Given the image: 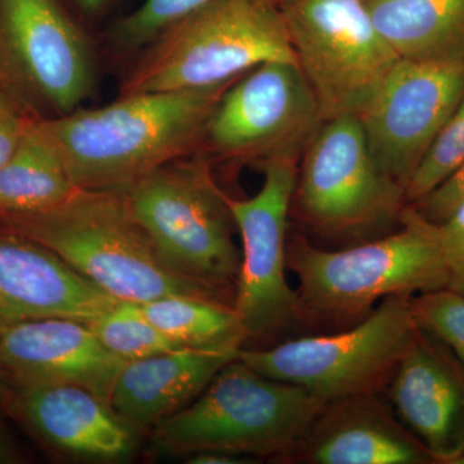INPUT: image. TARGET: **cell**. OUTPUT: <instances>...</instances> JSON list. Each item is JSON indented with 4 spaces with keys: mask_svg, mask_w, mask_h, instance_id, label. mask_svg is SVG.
Here are the masks:
<instances>
[{
    "mask_svg": "<svg viewBox=\"0 0 464 464\" xmlns=\"http://www.w3.org/2000/svg\"><path fill=\"white\" fill-rule=\"evenodd\" d=\"M232 83L119 96L102 108L82 106L35 123L76 188L121 190L170 161L197 154L208 121Z\"/></svg>",
    "mask_w": 464,
    "mask_h": 464,
    "instance_id": "obj_1",
    "label": "cell"
},
{
    "mask_svg": "<svg viewBox=\"0 0 464 464\" xmlns=\"http://www.w3.org/2000/svg\"><path fill=\"white\" fill-rule=\"evenodd\" d=\"M0 227L52 250L119 301L143 304L194 295L234 306V299L221 290L179 276L164 265L121 190L78 188L45 212L0 217Z\"/></svg>",
    "mask_w": 464,
    "mask_h": 464,
    "instance_id": "obj_2",
    "label": "cell"
},
{
    "mask_svg": "<svg viewBox=\"0 0 464 464\" xmlns=\"http://www.w3.org/2000/svg\"><path fill=\"white\" fill-rule=\"evenodd\" d=\"M288 271L298 280L304 319L362 322L391 295H415L449 286L439 225L411 204L391 234L346 249L317 248L295 237L286 252Z\"/></svg>",
    "mask_w": 464,
    "mask_h": 464,
    "instance_id": "obj_3",
    "label": "cell"
},
{
    "mask_svg": "<svg viewBox=\"0 0 464 464\" xmlns=\"http://www.w3.org/2000/svg\"><path fill=\"white\" fill-rule=\"evenodd\" d=\"M271 61L297 63L279 5L212 0L137 52L119 96L218 87Z\"/></svg>",
    "mask_w": 464,
    "mask_h": 464,
    "instance_id": "obj_4",
    "label": "cell"
},
{
    "mask_svg": "<svg viewBox=\"0 0 464 464\" xmlns=\"http://www.w3.org/2000/svg\"><path fill=\"white\" fill-rule=\"evenodd\" d=\"M324 406L302 387L265 377L237 357L191 404L154 427L152 442L177 457L215 451L283 459Z\"/></svg>",
    "mask_w": 464,
    "mask_h": 464,
    "instance_id": "obj_5",
    "label": "cell"
},
{
    "mask_svg": "<svg viewBox=\"0 0 464 464\" xmlns=\"http://www.w3.org/2000/svg\"><path fill=\"white\" fill-rule=\"evenodd\" d=\"M210 166L201 154L177 159L121 191L169 270L234 299L241 250L234 240L237 225L227 195L217 186Z\"/></svg>",
    "mask_w": 464,
    "mask_h": 464,
    "instance_id": "obj_6",
    "label": "cell"
},
{
    "mask_svg": "<svg viewBox=\"0 0 464 464\" xmlns=\"http://www.w3.org/2000/svg\"><path fill=\"white\" fill-rule=\"evenodd\" d=\"M411 299L391 295L346 331L241 348L237 357L257 373L302 387L325 404L381 393L420 333Z\"/></svg>",
    "mask_w": 464,
    "mask_h": 464,
    "instance_id": "obj_7",
    "label": "cell"
},
{
    "mask_svg": "<svg viewBox=\"0 0 464 464\" xmlns=\"http://www.w3.org/2000/svg\"><path fill=\"white\" fill-rule=\"evenodd\" d=\"M91 42L63 0H0V91L36 119L82 108L97 87Z\"/></svg>",
    "mask_w": 464,
    "mask_h": 464,
    "instance_id": "obj_8",
    "label": "cell"
},
{
    "mask_svg": "<svg viewBox=\"0 0 464 464\" xmlns=\"http://www.w3.org/2000/svg\"><path fill=\"white\" fill-rule=\"evenodd\" d=\"M293 200L319 234L362 241L399 224L408 204L375 163L357 116L324 121L299 160Z\"/></svg>",
    "mask_w": 464,
    "mask_h": 464,
    "instance_id": "obj_9",
    "label": "cell"
},
{
    "mask_svg": "<svg viewBox=\"0 0 464 464\" xmlns=\"http://www.w3.org/2000/svg\"><path fill=\"white\" fill-rule=\"evenodd\" d=\"M280 11L324 121L359 115L400 60L365 0H283Z\"/></svg>",
    "mask_w": 464,
    "mask_h": 464,
    "instance_id": "obj_10",
    "label": "cell"
},
{
    "mask_svg": "<svg viewBox=\"0 0 464 464\" xmlns=\"http://www.w3.org/2000/svg\"><path fill=\"white\" fill-rule=\"evenodd\" d=\"M324 123L297 63H261L235 81L213 110L197 154L258 167L301 160Z\"/></svg>",
    "mask_w": 464,
    "mask_h": 464,
    "instance_id": "obj_11",
    "label": "cell"
},
{
    "mask_svg": "<svg viewBox=\"0 0 464 464\" xmlns=\"http://www.w3.org/2000/svg\"><path fill=\"white\" fill-rule=\"evenodd\" d=\"M298 160L259 164L261 190L228 207L241 237V264L234 308L249 338H267L304 319L297 289L286 279V231L298 176Z\"/></svg>",
    "mask_w": 464,
    "mask_h": 464,
    "instance_id": "obj_12",
    "label": "cell"
},
{
    "mask_svg": "<svg viewBox=\"0 0 464 464\" xmlns=\"http://www.w3.org/2000/svg\"><path fill=\"white\" fill-rule=\"evenodd\" d=\"M464 96V63L400 58L357 115L382 172L406 188Z\"/></svg>",
    "mask_w": 464,
    "mask_h": 464,
    "instance_id": "obj_13",
    "label": "cell"
},
{
    "mask_svg": "<svg viewBox=\"0 0 464 464\" xmlns=\"http://www.w3.org/2000/svg\"><path fill=\"white\" fill-rule=\"evenodd\" d=\"M118 302L52 250L0 227V333L48 317L88 324Z\"/></svg>",
    "mask_w": 464,
    "mask_h": 464,
    "instance_id": "obj_14",
    "label": "cell"
},
{
    "mask_svg": "<svg viewBox=\"0 0 464 464\" xmlns=\"http://www.w3.org/2000/svg\"><path fill=\"white\" fill-rule=\"evenodd\" d=\"M384 391L438 463H463L464 371L441 342L420 328Z\"/></svg>",
    "mask_w": 464,
    "mask_h": 464,
    "instance_id": "obj_15",
    "label": "cell"
},
{
    "mask_svg": "<svg viewBox=\"0 0 464 464\" xmlns=\"http://www.w3.org/2000/svg\"><path fill=\"white\" fill-rule=\"evenodd\" d=\"M127 362L101 343L87 323L48 317L0 333V372L11 380L83 387L110 405Z\"/></svg>",
    "mask_w": 464,
    "mask_h": 464,
    "instance_id": "obj_16",
    "label": "cell"
},
{
    "mask_svg": "<svg viewBox=\"0 0 464 464\" xmlns=\"http://www.w3.org/2000/svg\"><path fill=\"white\" fill-rule=\"evenodd\" d=\"M378 398L328 402L285 458L313 464H439Z\"/></svg>",
    "mask_w": 464,
    "mask_h": 464,
    "instance_id": "obj_17",
    "label": "cell"
},
{
    "mask_svg": "<svg viewBox=\"0 0 464 464\" xmlns=\"http://www.w3.org/2000/svg\"><path fill=\"white\" fill-rule=\"evenodd\" d=\"M12 381V409L51 447L91 459H121L133 432L99 396L83 387Z\"/></svg>",
    "mask_w": 464,
    "mask_h": 464,
    "instance_id": "obj_18",
    "label": "cell"
},
{
    "mask_svg": "<svg viewBox=\"0 0 464 464\" xmlns=\"http://www.w3.org/2000/svg\"><path fill=\"white\" fill-rule=\"evenodd\" d=\"M239 353L168 351L128 362L110 396V408L130 430L154 429L191 404Z\"/></svg>",
    "mask_w": 464,
    "mask_h": 464,
    "instance_id": "obj_19",
    "label": "cell"
},
{
    "mask_svg": "<svg viewBox=\"0 0 464 464\" xmlns=\"http://www.w3.org/2000/svg\"><path fill=\"white\" fill-rule=\"evenodd\" d=\"M378 32L402 60L464 63V0H365Z\"/></svg>",
    "mask_w": 464,
    "mask_h": 464,
    "instance_id": "obj_20",
    "label": "cell"
},
{
    "mask_svg": "<svg viewBox=\"0 0 464 464\" xmlns=\"http://www.w3.org/2000/svg\"><path fill=\"white\" fill-rule=\"evenodd\" d=\"M35 119L27 125L16 151L0 168V217L45 212L78 190Z\"/></svg>",
    "mask_w": 464,
    "mask_h": 464,
    "instance_id": "obj_21",
    "label": "cell"
},
{
    "mask_svg": "<svg viewBox=\"0 0 464 464\" xmlns=\"http://www.w3.org/2000/svg\"><path fill=\"white\" fill-rule=\"evenodd\" d=\"M155 326L179 348L239 353L248 332L232 304L194 295H170L142 304Z\"/></svg>",
    "mask_w": 464,
    "mask_h": 464,
    "instance_id": "obj_22",
    "label": "cell"
},
{
    "mask_svg": "<svg viewBox=\"0 0 464 464\" xmlns=\"http://www.w3.org/2000/svg\"><path fill=\"white\" fill-rule=\"evenodd\" d=\"M88 325L110 353L127 362L179 350L136 302L119 301Z\"/></svg>",
    "mask_w": 464,
    "mask_h": 464,
    "instance_id": "obj_23",
    "label": "cell"
},
{
    "mask_svg": "<svg viewBox=\"0 0 464 464\" xmlns=\"http://www.w3.org/2000/svg\"><path fill=\"white\" fill-rule=\"evenodd\" d=\"M209 2L212 0H145L139 8L119 17L110 27V48L116 53H137L174 21ZM264 2L280 7L283 0Z\"/></svg>",
    "mask_w": 464,
    "mask_h": 464,
    "instance_id": "obj_24",
    "label": "cell"
},
{
    "mask_svg": "<svg viewBox=\"0 0 464 464\" xmlns=\"http://www.w3.org/2000/svg\"><path fill=\"white\" fill-rule=\"evenodd\" d=\"M464 163V96L440 130L405 188L408 204L418 203Z\"/></svg>",
    "mask_w": 464,
    "mask_h": 464,
    "instance_id": "obj_25",
    "label": "cell"
},
{
    "mask_svg": "<svg viewBox=\"0 0 464 464\" xmlns=\"http://www.w3.org/2000/svg\"><path fill=\"white\" fill-rule=\"evenodd\" d=\"M411 304L420 328L441 342L464 371V295L440 289L415 295Z\"/></svg>",
    "mask_w": 464,
    "mask_h": 464,
    "instance_id": "obj_26",
    "label": "cell"
},
{
    "mask_svg": "<svg viewBox=\"0 0 464 464\" xmlns=\"http://www.w3.org/2000/svg\"><path fill=\"white\" fill-rule=\"evenodd\" d=\"M439 232L449 273L448 288L464 295V203L439 224Z\"/></svg>",
    "mask_w": 464,
    "mask_h": 464,
    "instance_id": "obj_27",
    "label": "cell"
},
{
    "mask_svg": "<svg viewBox=\"0 0 464 464\" xmlns=\"http://www.w3.org/2000/svg\"><path fill=\"white\" fill-rule=\"evenodd\" d=\"M464 203V163L435 190L411 204L430 221L441 224Z\"/></svg>",
    "mask_w": 464,
    "mask_h": 464,
    "instance_id": "obj_28",
    "label": "cell"
},
{
    "mask_svg": "<svg viewBox=\"0 0 464 464\" xmlns=\"http://www.w3.org/2000/svg\"><path fill=\"white\" fill-rule=\"evenodd\" d=\"M33 116L0 91V168L16 151Z\"/></svg>",
    "mask_w": 464,
    "mask_h": 464,
    "instance_id": "obj_29",
    "label": "cell"
},
{
    "mask_svg": "<svg viewBox=\"0 0 464 464\" xmlns=\"http://www.w3.org/2000/svg\"><path fill=\"white\" fill-rule=\"evenodd\" d=\"M82 24L94 23L108 16L121 0H63Z\"/></svg>",
    "mask_w": 464,
    "mask_h": 464,
    "instance_id": "obj_30",
    "label": "cell"
},
{
    "mask_svg": "<svg viewBox=\"0 0 464 464\" xmlns=\"http://www.w3.org/2000/svg\"><path fill=\"white\" fill-rule=\"evenodd\" d=\"M241 458L237 456H231V454L226 453H215V451H209V453H199L194 454L190 457L188 463L194 464H240L246 463V460H240Z\"/></svg>",
    "mask_w": 464,
    "mask_h": 464,
    "instance_id": "obj_31",
    "label": "cell"
}]
</instances>
